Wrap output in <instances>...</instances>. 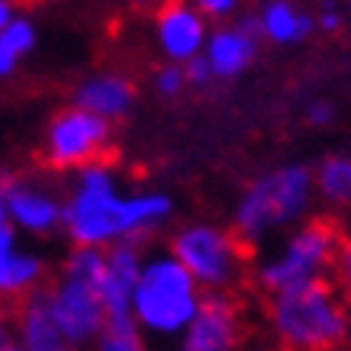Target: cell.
<instances>
[{"label": "cell", "instance_id": "5", "mask_svg": "<svg viewBox=\"0 0 351 351\" xmlns=\"http://www.w3.org/2000/svg\"><path fill=\"white\" fill-rule=\"evenodd\" d=\"M341 248V232L329 219H306L290 229L271 255H265L255 267V284L265 293L329 280L335 271V258Z\"/></svg>", "mask_w": 351, "mask_h": 351}, {"label": "cell", "instance_id": "10", "mask_svg": "<svg viewBox=\"0 0 351 351\" xmlns=\"http://www.w3.org/2000/svg\"><path fill=\"white\" fill-rule=\"evenodd\" d=\"M210 20L191 3H171L155 20V39L168 64H187L200 58L210 39Z\"/></svg>", "mask_w": 351, "mask_h": 351}, {"label": "cell", "instance_id": "13", "mask_svg": "<svg viewBox=\"0 0 351 351\" xmlns=\"http://www.w3.org/2000/svg\"><path fill=\"white\" fill-rule=\"evenodd\" d=\"M258 55V32L255 20H232L223 26L210 29L206 49H203V62L210 64L213 77H239L255 62Z\"/></svg>", "mask_w": 351, "mask_h": 351}, {"label": "cell", "instance_id": "20", "mask_svg": "<svg viewBox=\"0 0 351 351\" xmlns=\"http://www.w3.org/2000/svg\"><path fill=\"white\" fill-rule=\"evenodd\" d=\"M36 45V26L26 16H13L7 29H0V77L16 71V64Z\"/></svg>", "mask_w": 351, "mask_h": 351}, {"label": "cell", "instance_id": "22", "mask_svg": "<svg viewBox=\"0 0 351 351\" xmlns=\"http://www.w3.org/2000/svg\"><path fill=\"white\" fill-rule=\"evenodd\" d=\"M187 87V75H184V64H161L155 71V90L161 97H178Z\"/></svg>", "mask_w": 351, "mask_h": 351}, {"label": "cell", "instance_id": "26", "mask_svg": "<svg viewBox=\"0 0 351 351\" xmlns=\"http://www.w3.org/2000/svg\"><path fill=\"white\" fill-rule=\"evenodd\" d=\"M313 20H316V26H319V29H326V32L341 29V13H339V7H322L319 16H313Z\"/></svg>", "mask_w": 351, "mask_h": 351}, {"label": "cell", "instance_id": "29", "mask_svg": "<svg viewBox=\"0 0 351 351\" xmlns=\"http://www.w3.org/2000/svg\"><path fill=\"white\" fill-rule=\"evenodd\" d=\"M3 181H7V171H0V226L10 223V216H7V200H3Z\"/></svg>", "mask_w": 351, "mask_h": 351}, {"label": "cell", "instance_id": "14", "mask_svg": "<svg viewBox=\"0 0 351 351\" xmlns=\"http://www.w3.org/2000/svg\"><path fill=\"white\" fill-rule=\"evenodd\" d=\"M142 261H145V252L136 242H119V245L104 248V284H100V297H104L107 316H126L129 313Z\"/></svg>", "mask_w": 351, "mask_h": 351}, {"label": "cell", "instance_id": "6", "mask_svg": "<svg viewBox=\"0 0 351 351\" xmlns=\"http://www.w3.org/2000/svg\"><path fill=\"white\" fill-rule=\"evenodd\" d=\"M168 255L193 277L203 293H229L245 274V248L232 229L187 223L171 235Z\"/></svg>", "mask_w": 351, "mask_h": 351}, {"label": "cell", "instance_id": "8", "mask_svg": "<svg viewBox=\"0 0 351 351\" xmlns=\"http://www.w3.org/2000/svg\"><path fill=\"white\" fill-rule=\"evenodd\" d=\"M45 293H49V309H52L58 329L64 332V339L77 351L84 345H94V339L104 329V319H107L100 287L62 274L55 284L45 287Z\"/></svg>", "mask_w": 351, "mask_h": 351}, {"label": "cell", "instance_id": "15", "mask_svg": "<svg viewBox=\"0 0 351 351\" xmlns=\"http://www.w3.org/2000/svg\"><path fill=\"white\" fill-rule=\"evenodd\" d=\"M136 100V87L132 81L117 71H104V75H90L87 81H81L75 90V107L113 123V119L126 117L129 107Z\"/></svg>", "mask_w": 351, "mask_h": 351}, {"label": "cell", "instance_id": "25", "mask_svg": "<svg viewBox=\"0 0 351 351\" xmlns=\"http://www.w3.org/2000/svg\"><path fill=\"white\" fill-rule=\"evenodd\" d=\"M332 117H335V110H332L329 100H313L306 107V119L313 123V126H329Z\"/></svg>", "mask_w": 351, "mask_h": 351}, {"label": "cell", "instance_id": "24", "mask_svg": "<svg viewBox=\"0 0 351 351\" xmlns=\"http://www.w3.org/2000/svg\"><path fill=\"white\" fill-rule=\"evenodd\" d=\"M184 75H187V87H206L210 81H216L213 71H210V64L203 62V55L184 64Z\"/></svg>", "mask_w": 351, "mask_h": 351}, {"label": "cell", "instance_id": "1", "mask_svg": "<svg viewBox=\"0 0 351 351\" xmlns=\"http://www.w3.org/2000/svg\"><path fill=\"white\" fill-rule=\"evenodd\" d=\"M174 200L149 191L123 197L119 181L107 161L87 165L75 174L71 193L62 203V226L75 248H110L152 235L171 219Z\"/></svg>", "mask_w": 351, "mask_h": 351}, {"label": "cell", "instance_id": "12", "mask_svg": "<svg viewBox=\"0 0 351 351\" xmlns=\"http://www.w3.org/2000/svg\"><path fill=\"white\" fill-rule=\"evenodd\" d=\"M13 332L23 351H77L71 341L64 339V332L58 329L52 309H49V293L45 287L32 290L20 303L10 306Z\"/></svg>", "mask_w": 351, "mask_h": 351}, {"label": "cell", "instance_id": "30", "mask_svg": "<svg viewBox=\"0 0 351 351\" xmlns=\"http://www.w3.org/2000/svg\"><path fill=\"white\" fill-rule=\"evenodd\" d=\"M10 23H13V7H10V3H3V0H0V29H7Z\"/></svg>", "mask_w": 351, "mask_h": 351}, {"label": "cell", "instance_id": "27", "mask_svg": "<svg viewBox=\"0 0 351 351\" xmlns=\"http://www.w3.org/2000/svg\"><path fill=\"white\" fill-rule=\"evenodd\" d=\"M0 351H23L20 341H16V332H13V326L7 322L3 313H0Z\"/></svg>", "mask_w": 351, "mask_h": 351}, {"label": "cell", "instance_id": "17", "mask_svg": "<svg viewBox=\"0 0 351 351\" xmlns=\"http://www.w3.org/2000/svg\"><path fill=\"white\" fill-rule=\"evenodd\" d=\"M45 265L43 258L36 255H23V252H10V255L0 258V303H20L26 293L43 287Z\"/></svg>", "mask_w": 351, "mask_h": 351}, {"label": "cell", "instance_id": "16", "mask_svg": "<svg viewBox=\"0 0 351 351\" xmlns=\"http://www.w3.org/2000/svg\"><path fill=\"white\" fill-rule=\"evenodd\" d=\"M313 29H316V20L306 10L287 3V0H271L255 16L258 39H267L274 45H297L303 39H309Z\"/></svg>", "mask_w": 351, "mask_h": 351}, {"label": "cell", "instance_id": "2", "mask_svg": "<svg viewBox=\"0 0 351 351\" xmlns=\"http://www.w3.org/2000/svg\"><path fill=\"white\" fill-rule=\"evenodd\" d=\"M265 319L284 351H339L351 339V313L332 277L267 293Z\"/></svg>", "mask_w": 351, "mask_h": 351}, {"label": "cell", "instance_id": "32", "mask_svg": "<svg viewBox=\"0 0 351 351\" xmlns=\"http://www.w3.org/2000/svg\"><path fill=\"white\" fill-rule=\"evenodd\" d=\"M339 351H351V345H345V348H339Z\"/></svg>", "mask_w": 351, "mask_h": 351}, {"label": "cell", "instance_id": "11", "mask_svg": "<svg viewBox=\"0 0 351 351\" xmlns=\"http://www.w3.org/2000/svg\"><path fill=\"white\" fill-rule=\"evenodd\" d=\"M3 200H7V216L13 226H20L32 235H49L62 226V200L32 181H23L7 171L3 181Z\"/></svg>", "mask_w": 351, "mask_h": 351}, {"label": "cell", "instance_id": "3", "mask_svg": "<svg viewBox=\"0 0 351 351\" xmlns=\"http://www.w3.org/2000/svg\"><path fill=\"white\" fill-rule=\"evenodd\" d=\"M203 297L206 293L193 284V277L168 252H152L145 255L142 271H138L129 316L149 339L152 351H174L193 316L200 313Z\"/></svg>", "mask_w": 351, "mask_h": 351}, {"label": "cell", "instance_id": "18", "mask_svg": "<svg viewBox=\"0 0 351 351\" xmlns=\"http://www.w3.org/2000/svg\"><path fill=\"white\" fill-rule=\"evenodd\" d=\"M316 197L332 206L351 203V155H326L313 171Z\"/></svg>", "mask_w": 351, "mask_h": 351}, {"label": "cell", "instance_id": "31", "mask_svg": "<svg viewBox=\"0 0 351 351\" xmlns=\"http://www.w3.org/2000/svg\"><path fill=\"white\" fill-rule=\"evenodd\" d=\"M242 351H274V348H267V345H252V348H242Z\"/></svg>", "mask_w": 351, "mask_h": 351}, {"label": "cell", "instance_id": "4", "mask_svg": "<svg viewBox=\"0 0 351 351\" xmlns=\"http://www.w3.org/2000/svg\"><path fill=\"white\" fill-rule=\"evenodd\" d=\"M313 200H316V187H313V171L306 165H284L267 171L248 184L235 200V239L242 245H258L277 232L287 235L290 229L306 223Z\"/></svg>", "mask_w": 351, "mask_h": 351}, {"label": "cell", "instance_id": "23", "mask_svg": "<svg viewBox=\"0 0 351 351\" xmlns=\"http://www.w3.org/2000/svg\"><path fill=\"white\" fill-rule=\"evenodd\" d=\"M197 10H200L206 20H216V26H223V23H232L235 20L239 3H235V0H203Z\"/></svg>", "mask_w": 351, "mask_h": 351}, {"label": "cell", "instance_id": "9", "mask_svg": "<svg viewBox=\"0 0 351 351\" xmlns=\"http://www.w3.org/2000/svg\"><path fill=\"white\" fill-rule=\"evenodd\" d=\"M242 309L232 293H206L174 351H242Z\"/></svg>", "mask_w": 351, "mask_h": 351}, {"label": "cell", "instance_id": "7", "mask_svg": "<svg viewBox=\"0 0 351 351\" xmlns=\"http://www.w3.org/2000/svg\"><path fill=\"white\" fill-rule=\"evenodd\" d=\"M110 145V123L84 110L68 107L55 113L43 142V158L55 171H81L97 165Z\"/></svg>", "mask_w": 351, "mask_h": 351}, {"label": "cell", "instance_id": "19", "mask_svg": "<svg viewBox=\"0 0 351 351\" xmlns=\"http://www.w3.org/2000/svg\"><path fill=\"white\" fill-rule=\"evenodd\" d=\"M94 351H152L149 339L142 335L132 316H107L104 329L94 339Z\"/></svg>", "mask_w": 351, "mask_h": 351}, {"label": "cell", "instance_id": "21", "mask_svg": "<svg viewBox=\"0 0 351 351\" xmlns=\"http://www.w3.org/2000/svg\"><path fill=\"white\" fill-rule=\"evenodd\" d=\"M332 284H335L341 303H345L351 313V239H341L339 258H335V271H332Z\"/></svg>", "mask_w": 351, "mask_h": 351}, {"label": "cell", "instance_id": "28", "mask_svg": "<svg viewBox=\"0 0 351 351\" xmlns=\"http://www.w3.org/2000/svg\"><path fill=\"white\" fill-rule=\"evenodd\" d=\"M10 252H16V229H13V223L0 226V258L10 255Z\"/></svg>", "mask_w": 351, "mask_h": 351}]
</instances>
